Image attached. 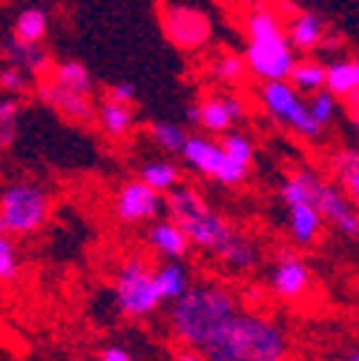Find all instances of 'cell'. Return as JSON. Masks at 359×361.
I'll return each mask as SVG.
<instances>
[{
  "mask_svg": "<svg viewBox=\"0 0 359 361\" xmlns=\"http://www.w3.org/2000/svg\"><path fill=\"white\" fill-rule=\"evenodd\" d=\"M139 178L144 184H150L153 190L158 192H172L175 187H182V169H178L172 161H164V158H153L147 164H141L139 169Z\"/></svg>",
  "mask_w": 359,
  "mask_h": 361,
  "instance_id": "cb8c5ba5",
  "label": "cell"
},
{
  "mask_svg": "<svg viewBox=\"0 0 359 361\" xmlns=\"http://www.w3.org/2000/svg\"><path fill=\"white\" fill-rule=\"evenodd\" d=\"M98 126L110 138H124V135H129L132 126H136V106L104 98L98 104Z\"/></svg>",
  "mask_w": 359,
  "mask_h": 361,
  "instance_id": "44dd1931",
  "label": "cell"
},
{
  "mask_svg": "<svg viewBox=\"0 0 359 361\" xmlns=\"http://www.w3.org/2000/svg\"><path fill=\"white\" fill-rule=\"evenodd\" d=\"M242 307L236 301V295L221 287V284H199L190 287L187 295H182L178 301H172V312H170V324L175 330V336L184 344H190L193 350H201L204 341L230 319Z\"/></svg>",
  "mask_w": 359,
  "mask_h": 361,
  "instance_id": "3957f363",
  "label": "cell"
},
{
  "mask_svg": "<svg viewBox=\"0 0 359 361\" xmlns=\"http://www.w3.org/2000/svg\"><path fill=\"white\" fill-rule=\"evenodd\" d=\"M325 89L334 92L339 101H345L348 95L359 92V58L351 55V58H336L328 63V80H325Z\"/></svg>",
  "mask_w": 359,
  "mask_h": 361,
  "instance_id": "ffe728a7",
  "label": "cell"
},
{
  "mask_svg": "<svg viewBox=\"0 0 359 361\" xmlns=\"http://www.w3.org/2000/svg\"><path fill=\"white\" fill-rule=\"evenodd\" d=\"M184 164L199 172L201 178H210L221 187H242L245 178L250 169L239 166L218 141H210L204 135H190L187 144H184V152H182Z\"/></svg>",
  "mask_w": 359,
  "mask_h": 361,
  "instance_id": "ba28073f",
  "label": "cell"
},
{
  "mask_svg": "<svg viewBox=\"0 0 359 361\" xmlns=\"http://www.w3.org/2000/svg\"><path fill=\"white\" fill-rule=\"evenodd\" d=\"M115 215L124 224H141V221H153L161 215V209H167V195L153 190L150 184H144L141 178L136 180H124L115 192L112 201Z\"/></svg>",
  "mask_w": 359,
  "mask_h": 361,
  "instance_id": "7c38bea8",
  "label": "cell"
},
{
  "mask_svg": "<svg viewBox=\"0 0 359 361\" xmlns=\"http://www.w3.org/2000/svg\"><path fill=\"white\" fill-rule=\"evenodd\" d=\"M12 35L18 40H26V43H40L43 37L49 35V15L32 6V9H23L18 18H15V26H12Z\"/></svg>",
  "mask_w": 359,
  "mask_h": 361,
  "instance_id": "4316f807",
  "label": "cell"
},
{
  "mask_svg": "<svg viewBox=\"0 0 359 361\" xmlns=\"http://www.w3.org/2000/svg\"><path fill=\"white\" fill-rule=\"evenodd\" d=\"M199 353H204L207 361H285L288 336L267 315L239 310L204 341Z\"/></svg>",
  "mask_w": 359,
  "mask_h": 361,
  "instance_id": "7a4b0ae2",
  "label": "cell"
},
{
  "mask_svg": "<svg viewBox=\"0 0 359 361\" xmlns=\"http://www.w3.org/2000/svg\"><path fill=\"white\" fill-rule=\"evenodd\" d=\"M29 89V72L18 69V66H9L4 63V69H0V92L4 95H23Z\"/></svg>",
  "mask_w": 359,
  "mask_h": 361,
  "instance_id": "d6a6232c",
  "label": "cell"
},
{
  "mask_svg": "<svg viewBox=\"0 0 359 361\" xmlns=\"http://www.w3.org/2000/svg\"><path fill=\"white\" fill-rule=\"evenodd\" d=\"M37 95H40V101H47L52 109H58L72 123H93V121H98V106H95L93 95L72 92V89H64L55 80H43L37 86Z\"/></svg>",
  "mask_w": 359,
  "mask_h": 361,
  "instance_id": "5bb4252c",
  "label": "cell"
},
{
  "mask_svg": "<svg viewBox=\"0 0 359 361\" xmlns=\"http://www.w3.org/2000/svg\"><path fill=\"white\" fill-rule=\"evenodd\" d=\"M167 209L170 218H175L184 227L193 247L216 255L228 269L247 273L256 267V244L242 235L221 212H216L196 187H175L172 192H167Z\"/></svg>",
  "mask_w": 359,
  "mask_h": 361,
  "instance_id": "6da1fadb",
  "label": "cell"
},
{
  "mask_svg": "<svg viewBox=\"0 0 359 361\" xmlns=\"http://www.w3.org/2000/svg\"><path fill=\"white\" fill-rule=\"evenodd\" d=\"M0 235H9V233H6V221H4V218H0Z\"/></svg>",
  "mask_w": 359,
  "mask_h": 361,
  "instance_id": "ab89813d",
  "label": "cell"
},
{
  "mask_svg": "<svg viewBox=\"0 0 359 361\" xmlns=\"http://www.w3.org/2000/svg\"><path fill=\"white\" fill-rule=\"evenodd\" d=\"M285 26H288L290 47H293L299 55H313L317 49L328 47L331 26H328V20H325L322 15H317V12L296 9V12L288 15Z\"/></svg>",
  "mask_w": 359,
  "mask_h": 361,
  "instance_id": "2e32d148",
  "label": "cell"
},
{
  "mask_svg": "<svg viewBox=\"0 0 359 361\" xmlns=\"http://www.w3.org/2000/svg\"><path fill=\"white\" fill-rule=\"evenodd\" d=\"M307 106H310L313 118H317L319 123H325L328 129H331V123H334V121L339 118V112H342V101H339L334 92H328V89H319V92L307 95Z\"/></svg>",
  "mask_w": 359,
  "mask_h": 361,
  "instance_id": "4dcf8cb0",
  "label": "cell"
},
{
  "mask_svg": "<svg viewBox=\"0 0 359 361\" xmlns=\"http://www.w3.org/2000/svg\"><path fill=\"white\" fill-rule=\"evenodd\" d=\"M218 144L224 147V152H228L239 166L250 169V166L256 164V144H253V138H250L247 132L230 129V132H224V135H221Z\"/></svg>",
  "mask_w": 359,
  "mask_h": 361,
  "instance_id": "83f0119b",
  "label": "cell"
},
{
  "mask_svg": "<svg viewBox=\"0 0 359 361\" xmlns=\"http://www.w3.org/2000/svg\"><path fill=\"white\" fill-rule=\"evenodd\" d=\"M20 273V261H18V247L12 235H0V284L15 281Z\"/></svg>",
  "mask_w": 359,
  "mask_h": 361,
  "instance_id": "1f68e13d",
  "label": "cell"
},
{
  "mask_svg": "<svg viewBox=\"0 0 359 361\" xmlns=\"http://www.w3.org/2000/svg\"><path fill=\"white\" fill-rule=\"evenodd\" d=\"M259 101L264 106V115L273 123L285 126L296 138L307 144H322L328 138V126L313 118L307 98L290 80H267L259 86Z\"/></svg>",
  "mask_w": 359,
  "mask_h": 361,
  "instance_id": "277c9868",
  "label": "cell"
},
{
  "mask_svg": "<svg viewBox=\"0 0 359 361\" xmlns=\"http://www.w3.org/2000/svg\"><path fill=\"white\" fill-rule=\"evenodd\" d=\"M52 201L32 180H18L0 192V218L6 221L9 235H32L47 227Z\"/></svg>",
  "mask_w": 359,
  "mask_h": 361,
  "instance_id": "8992f818",
  "label": "cell"
},
{
  "mask_svg": "<svg viewBox=\"0 0 359 361\" xmlns=\"http://www.w3.org/2000/svg\"><path fill=\"white\" fill-rule=\"evenodd\" d=\"M101 361H132V358H129V353L124 347H107L101 353Z\"/></svg>",
  "mask_w": 359,
  "mask_h": 361,
  "instance_id": "d590c367",
  "label": "cell"
},
{
  "mask_svg": "<svg viewBox=\"0 0 359 361\" xmlns=\"http://www.w3.org/2000/svg\"><path fill=\"white\" fill-rule=\"evenodd\" d=\"M155 284H158L161 301H178L190 290V273H187L184 264L164 261V264L155 267Z\"/></svg>",
  "mask_w": 359,
  "mask_h": 361,
  "instance_id": "7402d4cb",
  "label": "cell"
},
{
  "mask_svg": "<svg viewBox=\"0 0 359 361\" xmlns=\"http://www.w3.org/2000/svg\"><path fill=\"white\" fill-rule=\"evenodd\" d=\"M184 121H187V123H196V126L201 123V112H199V101H193V104H187V106H184Z\"/></svg>",
  "mask_w": 359,
  "mask_h": 361,
  "instance_id": "74e56055",
  "label": "cell"
},
{
  "mask_svg": "<svg viewBox=\"0 0 359 361\" xmlns=\"http://www.w3.org/2000/svg\"><path fill=\"white\" fill-rule=\"evenodd\" d=\"M310 281H313V273H310L307 261L302 255H293V252H285L273 264L271 276H267V284H271V290L282 301H299V298H305V293L310 290Z\"/></svg>",
  "mask_w": 359,
  "mask_h": 361,
  "instance_id": "4fadbf2b",
  "label": "cell"
},
{
  "mask_svg": "<svg viewBox=\"0 0 359 361\" xmlns=\"http://www.w3.org/2000/svg\"><path fill=\"white\" fill-rule=\"evenodd\" d=\"M161 26L164 35L175 43L178 49L199 52L213 40V23L204 12L190 6H164L161 9Z\"/></svg>",
  "mask_w": 359,
  "mask_h": 361,
  "instance_id": "8fae6325",
  "label": "cell"
},
{
  "mask_svg": "<svg viewBox=\"0 0 359 361\" xmlns=\"http://www.w3.org/2000/svg\"><path fill=\"white\" fill-rule=\"evenodd\" d=\"M107 98H110V101H118V104H132V106H136V101H139V89L132 86L129 80H118V83L107 86Z\"/></svg>",
  "mask_w": 359,
  "mask_h": 361,
  "instance_id": "836d02e7",
  "label": "cell"
},
{
  "mask_svg": "<svg viewBox=\"0 0 359 361\" xmlns=\"http://www.w3.org/2000/svg\"><path fill=\"white\" fill-rule=\"evenodd\" d=\"M345 361H356V358H353V353H351V355H348V358H345Z\"/></svg>",
  "mask_w": 359,
  "mask_h": 361,
  "instance_id": "60d3db41",
  "label": "cell"
},
{
  "mask_svg": "<svg viewBox=\"0 0 359 361\" xmlns=\"http://www.w3.org/2000/svg\"><path fill=\"white\" fill-rule=\"evenodd\" d=\"M147 241L150 247L167 258V261H178V258H184L193 247L190 235L184 233V227L178 224L175 218H161V221H153V227L147 233Z\"/></svg>",
  "mask_w": 359,
  "mask_h": 361,
  "instance_id": "ac0fdd59",
  "label": "cell"
},
{
  "mask_svg": "<svg viewBox=\"0 0 359 361\" xmlns=\"http://www.w3.org/2000/svg\"><path fill=\"white\" fill-rule=\"evenodd\" d=\"M147 135H150V141L161 152H167V155H182L184 152V144L190 138V135L184 132V126L175 123V121H153L147 126Z\"/></svg>",
  "mask_w": 359,
  "mask_h": 361,
  "instance_id": "d4e9b609",
  "label": "cell"
},
{
  "mask_svg": "<svg viewBox=\"0 0 359 361\" xmlns=\"http://www.w3.org/2000/svg\"><path fill=\"white\" fill-rule=\"evenodd\" d=\"M342 109H345V115H348V123L353 126V132H356V138H359V92L348 95V98L342 101Z\"/></svg>",
  "mask_w": 359,
  "mask_h": 361,
  "instance_id": "e575fe53",
  "label": "cell"
},
{
  "mask_svg": "<svg viewBox=\"0 0 359 361\" xmlns=\"http://www.w3.org/2000/svg\"><path fill=\"white\" fill-rule=\"evenodd\" d=\"M245 61L247 69L256 80L267 83V80H288L299 52L290 47V37H279V40H247L245 43Z\"/></svg>",
  "mask_w": 359,
  "mask_h": 361,
  "instance_id": "30bf717a",
  "label": "cell"
},
{
  "mask_svg": "<svg viewBox=\"0 0 359 361\" xmlns=\"http://www.w3.org/2000/svg\"><path fill=\"white\" fill-rule=\"evenodd\" d=\"M247 75H250V69H247L245 55L221 52V55L213 61V78H216L218 83H224V86H239Z\"/></svg>",
  "mask_w": 359,
  "mask_h": 361,
  "instance_id": "f1b7e54d",
  "label": "cell"
},
{
  "mask_svg": "<svg viewBox=\"0 0 359 361\" xmlns=\"http://www.w3.org/2000/svg\"><path fill=\"white\" fill-rule=\"evenodd\" d=\"M328 172L339 190L359 207V147H336L328 158Z\"/></svg>",
  "mask_w": 359,
  "mask_h": 361,
  "instance_id": "d6986e66",
  "label": "cell"
},
{
  "mask_svg": "<svg viewBox=\"0 0 359 361\" xmlns=\"http://www.w3.org/2000/svg\"><path fill=\"white\" fill-rule=\"evenodd\" d=\"M199 112H201V129L213 132V135H224L236 129L245 118H247V104L230 92V95H207L199 101Z\"/></svg>",
  "mask_w": 359,
  "mask_h": 361,
  "instance_id": "9a60e30c",
  "label": "cell"
},
{
  "mask_svg": "<svg viewBox=\"0 0 359 361\" xmlns=\"http://www.w3.org/2000/svg\"><path fill=\"white\" fill-rule=\"evenodd\" d=\"M115 301L118 310L132 319L150 315L161 304V293L155 284V269L144 258H126L115 273Z\"/></svg>",
  "mask_w": 359,
  "mask_h": 361,
  "instance_id": "52a82bcc",
  "label": "cell"
},
{
  "mask_svg": "<svg viewBox=\"0 0 359 361\" xmlns=\"http://www.w3.org/2000/svg\"><path fill=\"white\" fill-rule=\"evenodd\" d=\"M20 123V104L15 95H0V149H6L18 138Z\"/></svg>",
  "mask_w": 359,
  "mask_h": 361,
  "instance_id": "f546056e",
  "label": "cell"
},
{
  "mask_svg": "<svg viewBox=\"0 0 359 361\" xmlns=\"http://www.w3.org/2000/svg\"><path fill=\"white\" fill-rule=\"evenodd\" d=\"M299 92L307 98V95H313V92H319V89H325V80H328V63H322L319 58H310V55H305V58H299L296 61V66H293V72H290V78H288Z\"/></svg>",
  "mask_w": 359,
  "mask_h": 361,
  "instance_id": "603a6c76",
  "label": "cell"
},
{
  "mask_svg": "<svg viewBox=\"0 0 359 361\" xmlns=\"http://www.w3.org/2000/svg\"><path fill=\"white\" fill-rule=\"evenodd\" d=\"M52 80L61 83L64 89H72V92H83V95H93L95 80L93 72H89L81 61H61L52 66Z\"/></svg>",
  "mask_w": 359,
  "mask_h": 361,
  "instance_id": "484cf974",
  "label": "cell"
},
{
  "mask_svg": "<svg viewBox=\"0 0 359 361\" xmlns=\"http://www.w3.org/2000/svg\"><path fill=\"white\" fill-rule=\"evenodd\" d=\"M256 6H271V9H282V12H296V6L290 4V0H253Z\"/></svg>",
  "mask_w": 359,
  "mask_h": 361,
  "instance_id": "8d00e7d4",
  "label": "cell"
},
{
  "mask_svg": "<svg viewBox=\"0 0 359 361\" xmlns=\"http://www.w3.org/2000/svg\"><path fill=\"white\" fill-rule=\"evenodd\" d=\"M0 58H4V63H9V66H18V69L29 72L32 78H43L55 66L40 43H26V40H18L15 35L0 47Z\"/></svg>",
  "mask_w": 359,
  "mask_h": 361,
  "instance_id": "e0dca14e",
  "label": "cell"
},
{
  "mask_svg": "<svg viewBox=\"0 0 359 361\" xmlns=\"http://www.w3.org/2000/svg\"><path fill=\"white\" fill-rule=\"evenodd\" d=\"M310 192L328 227H334L345 238H359V207L339 190L334 178L310 169Z\"/></svg>",
  "mask_w": 359,
  "mask_h": 361,
  "instance_id": "9c48e42d",
  "label": "cell"
},
{
  "mask_svg": "<svg viewBox=\"0 0 359 361\" xmlns=\"http://www.w3.org/2000/svg\"><path fill=\"white\" fill-rule=\"evenodd\" d=\"M175 361H207V355L190 347V350H182V353H178V355H175Z\"/></svg>",
  "mask_w": 359,
  "mask_h": 361,
  "instance_id": "f35d334b",
  "label": "cell"
},
{
  "mask_svg": "<svg viewBox=\"0 0 359 361\" xmlns=\"http://www.w3.org/2000/svg\"><path fill=\"white\" fill-rule=\"evenodd\" d=\"M279 198L288 209L290 238L299 247L317 244L328 224H325L317 201H313V192H310V166H296L285 175L282 187H279Z\"/></svg>",
  "mask_w": 359,
  "mask_h": 361,
  "instance_id": "5b68a950",
  "label": "cell"
}]
</instances>
